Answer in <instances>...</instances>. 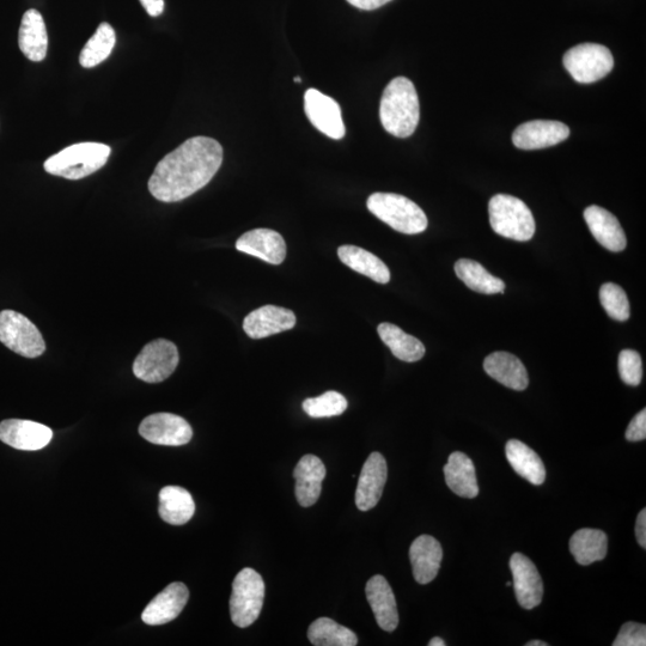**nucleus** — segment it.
Wrapping results in <instances>:
<instances>
[{
	"label": "nucleus",
	"instance_id": "c9c22d12",
	"mask_svg": "<svg viewBox=\"0 0 646 646\" xmlns=\"http://www.w3.org/2000/svg\"><path fill=\"white\" fill-rule=\"evenodd\" d=\"M619 374L626 385L637 387L643 379L642 357L635 350H624L619 355Z\"/></svg>",
	"mask_w": 646,
	"mask_h": 646
},
{
	"label": "nucleus",
	"instance_id": "7c9ffc66",
	"mask_svg": "<svg viewBox=\"0 0 646 646\" xmlns=\"http://www.w3.org/2000/svg\"><path fill=\"white\" fill-rule=\"evenodd\" d=\"M457 278L466 284L467 288L484 295L503 294L505 284L486 270L479 262L460 259L455 264Z\"/></svg>",
	"mask_w": 646,
	"mask_h": 646
},
{
	"label": "nucleus",
	"instance_id": "9b49d317",
	"mask_svg": "<svg viewBox=\"0 0 646 646\" xmlns=\"http://www.w3.org/2000/svg\"><path fill=\"white\" fill-rule=\"evenodd\" d=\"M304 111L316 129L325 136L339 140L345 137V125L339 103L321 91L308 89L304 94Z\"/></svg>",
	"mask_w": 646,
	"mask_h": 646
},
{
	"label": "nucleus",
	"instance_id": "cd10ccee",
	"mask_svg": "<svg viewBox=\"0 0 646 646\" xmlns=\"http://www.w3.org/2000/svg\"><path fill=\"white\" fill-rule=\"evenodd\" d=\"M195 503L191 493L180 486H167L160 492V515L172 526H182L191 521Z\"/></svg>",
	"mask_w": 646,
	"mask_h": 646
},
{
	"label": "nucleus",
	"instance_id": "72a5a7b5",
	"mask_svg": "<svg viewBox=\"0 0 646 646\" xmlns=\"http://www.w3.org/2000/svg\"><path fill=\"white\" fill-rule=\"evenodd\" d=\"M600 301L609 318L620 322L630 319L629 298L621 286L614 283L603 284L600 289Z\"/></svg>",
	"mask_w": 646,
	"mask_h": 646
},
{
	"label": "nucleus",
	"instance_id": "79ce46f5",
	"mask_svg": "<svg viewBox=\"0 0 646 646\" xmlns=\"http://www.w3.org/2000/svg\"><path fill=\"white\" fill-rule=\"evenodd\" d=\"M446 643H444L443 639L440 637H435L432 638L431 641L429 642V646H444Z\"/></svg>",
	"mask_w": 646,
	"mask_h": 646
},
{
	"label": "nucleus",
	"instance_id": "37998d69",
	"mask_svg": "<svg viewBox=\"0 0 646 646\" xmlns=\"http://www.w3.org/2000/svg\"><path fill=\"white\" fill-rule=\"evenodd\" d=\"M526 646H548L546 642L541 641H532L526 644Z\"/></svg>",
	"mask_w": 646,
	"mask_h": 646
},
{
	"label": "nucleus",
	"instance_id": "2eb2a0df",
	"mask_svg": "<svg viewBox=\"0 0 646 646\" xmlns=\"http://www.w3.org/2000/svg\"><path fill=\"white\" fill-rule=\"evenodd\" d=\"M388 477L385 457L373 453L365 461L356 490V505L361 511L374 509L379 504Z\"/></svg>",
	"mask_w": 646,
	"mask_h": 646
},
{
	"label": "nucleus",
	"instance_id": "423d86ee",
	"mask_svg": "<svg viewBox=\"0 0 646 646\" xmlns=\"http://www.w3.org/2000/svg\"><path fill=\"white\" fill-rule=\"evenodd\" d=\"M265 600V583L257 571L246 568L235 577L230 597L231 620L246 629L258 620Z\"/></svg>",
	"mask_w": 646,
	"mask_h": 646
},
{
	"label": "nucleus",
	"instance_id": "4c0bfd02",
	"mask_svg": "<svg viewBox=\"0 0 646 646\" xmlns=\"http://www.w3.org/2000/svg\"><path fill=\"white\" fill-rule=\"evenodd\" d=\"M626 440L629 442L644 441L646 438V410H642L635 418L631 420L629 428L625 434Z\"/></svg>",
	"mask_w": 646,
	"mask_h": 646
},
{
	"label": "nucleus",
	"instance_id": "0eeeda50",
	"mask_svg": "<svg viewBox=\"0 0 646 646\" xmlns=\"http://www.w3.org/2000/svg\"><path fill=\"white\" fill-rule=\"evenodd\" d=\"M565 69L581 84L599 82L613 70L614 58L606 46L581 44L565 53Z\"/></svg>",
	"mask_w": 646,
	"mask_h": 646
},
{
	"label": "nucleus",
	"instance_id": "f704fd0d",
	"mask_svg": "<svg viewBox=\"0 0 646 646\" xmlns=\"http://www.w3.org/2000/svg\"><path fill=\"white\" fill-rule=\"evenodd\" d=\"M347 400L338 392H327L303 401V410L312 418H329L340 416L346 411Z\"/></svg>",
	"mask_w": 646,
	"mask_h": 646
},
{
	"label": "nucleus",
	"instance_id": "ea45409f",
	"mask_svg": "<svg viewBox=\"0 0 646 646\" xmlns=\"http://www.w3.org/2000/svg\"><path fill=\"white\" fill-rule=\"evenodd\" d=\"M636 536H637L638 544L641 545L642 548H644L645 550L646 548V510L645 509H643L637 517Z\"/></svg>",
	"mask_w": 646,
	"mask_h": 646
},
{
	"label": "nucleus",
	"instance_id": "f257e3e1",
	"mask_svg": "<svg viewBox=\"0 0 646 646\" xmlns=\"http://www.w3.org/2000/svg\"><path fill=\"white\" fill-rule=\"evenodd\" d=\"M223 163V148L209 137L187 139L157 164L149 191L163 203L191 197L213 179Z\"/></svg>",
	"mask_w": 646,
	"mask_h": 646
},
{
	"label": "nucleus",
	"instance_id": "2f4dec72",
	"mask_svg": "<svg viewBox=\"0 0 646 646\" xmlns=\"http://www.w3.org/2000/svg\"><path fill=\"white\" fill-rule=\"evenodd\" d=\"M310 643L315 646H356L355 632L329 618H320L308 630Z\"/></svg>",
	"mask_w": 646,
	"mask_h": 646
},
{
	"label": "nucleus",
	"instance_id": "a19ab883",
	"mask_svg": "<svg viewBox=\"0 0 646 646\" xmlns=\"http://www.w3.org/2000/svg\"><path fill=\"white\" fill-rule=\"evenodd\" d=\"M140 3L151 17L160 16L164 11V0H140Z\"/></svg>",
	"mask_w": 646,
	"mask_h": 646
},
{
	"label": "nucleus",
	"instance_id": "4468645a",
	"mask_svg": "<svg viewBox=\"0 0 646 646\" xmlns=\"http://www.w3.org/2000/svg\"><path fill=\"white\" fill-rule=\"evenodd\" d=\"M514 589L518 603L524 609L538 607L544 597V583L536 566L522 553H515L510 559Z\"/></svg>",
	"mask_w": 646,
	"mask_h": 646
},
{
	"label": "nucleus",
	"instance_id": "b1692460",
	"mask_svg": "<svg viewBox=\"0 0 646 646\" xmlns=\"http://www.w3.org/2000/svg\"><path fill=\"white\" fill-rule=\"evenodd\" d=\"M18 45L29 60L42 62L47 56L48 35L44 17L38 10H28L23 15Z\"/></svg>",
	"mask_w": 646,
	"mask_h": 646
},
{
	"label": "nucleus",
	"instance_id": "f03ea898",
	"mask_svg": "<svg viewBox=\"0 0 646 646\" xmlns=\"http://www.w3.org/2000/svg\"><path fill=\"white\" fill-rule=\"evenodd\" d=\"M380 119L385 130L394 137L408 138L417 130L419 97L410 79L398 77L389 82L381 99Z\"/></svg>",
	"mask_w": 646,
	"mask_h": 646
},
{
	"label": "nucleus",
	"instance_id": "9d476101",
	"mask_svg": "<svg viewBox=\"0 0 646 646\" xmlns=\"http://www.w3.org/2000/svg\"><path fill=\"white\" fill-rule=\"evenodd\" d=\"M139 434L158 446L180 447L190 443L193 431L191 425L176 414L156 413L143 420Z\"/></svg>",
	"mask_w": 646,
	"mask_h": 646
},
{
	"label": "nucleus",
	"instance_id": "bb28decb",
	"mask_svg": "<svg viewBox=\"0 0 646 646\" xmlns=\"http://www.w3.org/2000/svg\"><path fill=\"white\" fill-rule=\"evenodd\" d=\"M338 257L343 264L351 270L373 279L379 284H387L390 280V271L385 262L376 255L356 246H341Z\"/></svg>",
	"mask_w": 646,
	"mask_h": 646
},
{
	"label": "nucleus",
	"instance_id": "1a4fd4ad",
	"mask_svg": "<svg viewBox=\"0 0 646 646\" xmlns=\"http://www.w3.org/2000/svg\"><path fill=\"white\" fill-rule=\"evenodd\" d=\"M180 361L178 347L172 341H151L133 363V373L146 383H160L172 376Z\"/></svg>",
	"mask_w": 646,
	"mask_h": 646
},
{
	"label": "nucleus",
	"instance_id": "e433bc0d",
	"mask_svg": "<svg viewBox=\"0 0 646 646\" xmlns=\"http://www.w3.org/2000/svg\"><path fill=\"white\" fill-rule=\"evenodd\" d=\"M646 626L638 623H626L621 626L619 635L613 646H645Z\"/></svg>",
	"mask_w": 646,
	"mask_h": 646
},
{
	"label": "nucleus",
	"instance_id": "c03bdc74",
	"mask_svg": "<svg viewBox=\"0 0 646 646\" xmlns=\"http://www.w3.org/2000/svg\"><path fill=\"white\" fill-rule=\"evenodd\" d=\"M295 82H296V83H301V82H302L301 77H296V78H295Z\"/></svg>",
	"mask_w": 646,
	"mask_h": 646
},
{
	"label": "nucleus",
	"instance_id": "473e14b6",
	"mask_svg": "<svg viewBox=\"0 0 646 646\" xmlns=\"http://www.w3.org/2000/svg\"><path fill=\"white\" fill-rule=\"evenodd\" d=\"M115 42H117V36L111 24L101 23L93 38L84 46L79 63L85 69L100 65L111 56Z\"/></svg>",
	"mask_w": 646,
	"mask_h": 646
},
{
	"label": "nucleus",
	"instance_id": "c756f323",
	"mask_svg": "<svg viewBox=\"0 0 646 646\" xmlns=\"http://www.w3.org/2000/svg\"><path fill=\"white\" fill-rule=\"evenodd\" d=\"M380 338L393 355L402 362L414 363L420 361L425 355V346L422 341L405 333L393 323L383 322L377 328Z\"/></svg>",
	"mask_w": 646,
	"mask_h": 646
},
{
	"label": "nucleus",
	"instance_id": "412c9836",
	"mask_svg": "<svg viewBox=\"0 0 646 646\" xmlns=\"http://www.w3.org/2000/svg\"><path fill=\"white\" fill-rule=\"evenodd\" d=\"M296 497L303 508L312 507L320 498L326 467L318 456H303L294 471Z\"/></svg>",
	"mask_w": 646,
	"mask_h": 646
},
{
	"label": "nucleus",
	"instance_id": "dca6fc26",
	"mask_svg": "<svg viewBox=\"0 0 646 646\" xmlns=\"http://www.w3.org/2000/svg\"><path fill=\"white\" fill-rule=\"evenodd\" d=\"M188 599H190V591L184 583L169 584L146 606L142 619L145 624L151 626L170 623L184 611Z\"/></svg>",
	"mask_w": 646,
	"mask_h": 646
},
{
	"label": "nucleus",
	"instance_id": "f3484780",
	"mask_svg": "<svg viewBox=\"0 0 646 646\" xmlns=\"http://www.w3.org/2000/svg\"><path fill=\"white\" fill-rule=\"evenodd\" d=\"M296 315L290 309L265 306L254 310L243 321V329L249 338L264 339L271 335L290 331L296 326Z\"/></svg>",
	"mask_w": 646,
	"mask_h": 646
},
{
	"label": "nucleus",
	"instance_id": "f8f14e48",
	"mask_svg": "<svg viewBox=\"0 0 646 646\" xmlns=\"http://www.w3.org/2000/svg\"><path fill=\"white\" fill-rule=\"evenodd\" d=\"M52 438L53 431L48 426L32 420L8 419L0 423V441L18 450L44 449Z\"/></svg>",
	"mask_w": 646,
	"mask_h": 646
},
{
	"label": "nucleus",
	"instance_id": "393cba45",
	"mask_svg": "<svg viewBox=\"0 0 646 646\" xmlns=\"http://www.w3.org/2000/svg\"><path fill=\"white\" fill-rule=\"evenodd\" d=\"M444 477L455 495L473 499L479 495L477 473L474 463L466 454L455 452L444 466Z\"/></svg>",
	"mask_w": 646,
	"mask_h": 646
},
{
	"label": "nucleus",
	"instance_id": "a878e982",
	"mask_svg": "<svg viewBox=\"0 0 646 646\" xmlns=\"http://www.w3.org/2000/svg\"><path fill=\"white\" fill-rule=\"evenodd\" d=\"M505 454L510 466L530 484L540 486L545 483L546 468L540 456L530 449L527 444L510 440L505 447Z\"/></svg>",
	"mask_w": 646,
	"mask_h": 646
},
{
	"label": "nucleus",
	"instance_id": "58836bf2",
	"mask_svg": "<svg viewBox=\"0 0 646 646\" xmlns=\"http://www.w3.org/2000/svg\"><path fill=\"white\" fill-rule=\"evenodd\" d=\"M347 2L357 9L371 11L382 8L383 5L392 2V0H347Z\"/></svg>",
	"mask_w": 646,
	"mask_h": 646
},
{
	"label": "nucleus",
	"instance_id": "39448f33",
	"mask_svg": "<svg viewBox=\"0 0 646 646\" xmlns=\"http://www.w3.org/2000/svg\"><path fill=\"white\" fill-rule=\"evenodd\" d=\"M489 215L493 231L505 239L520 242L533 239L534 216L521 199L513 195L497 194L490 200Z\"/></svg>",
	"mask_w": 646,
	"mask_h": 646
},
{
	"label": "nucleus",
	"instance_id": "ddd939ff",
	"mask_svg": "<svg viewBox=\"0 0 646 646\" xmlns=\"http://www.w3.org/2000/svg\"><path fill=\"white\" fill-rule=\"evenodd\" d=\"M569 136V127L559 121L534 120L517 127L513 143L517 149L540 150L562 143Z\"/></svg>",
	"mask_w": 646,
	"mask_h": 646
},
{
	"label": "nucleus",
	"instance_id": "7ed1b4c3",
	"mask_svg": "<svg viewBox=\"0 0 646 646\" xmlns=\"http://www.w3.org/2000/svg\"><path fill=\"white\" fill-rule=\"evenodd\" d=\"M111 152L106 144H75L48 158L44 167L48 174L67 180H81L105 167Z\"/></svg>",
	"mask_w": 646,
	"mask_h": 646
},
{
	"label": "nucleus",
	"instance_id": "6ab92c4d",
	"mask_svg": "<svg viewBox=\"0 0 646 646\" xmlns=\"http://www.w3.org/2000/svg\"><path fill=\"white\" fill-rule=\"evenodd\" d=\"M584 219L602 247L615 253L624 251L627 245L625 231L613 213L593 205L585 209Z\"/></svg>",
	"mask_w": 646,
	"mask_h": 646
},
{
	"label": "nucleus",
	"instance_id": "6e6552de",
	"mask_svg": "<svg viewBox=\"0 0 646 646\" xmlns=\"http://www.w3.org/2000/svg\"><path fill=\"white\" fill-rule=\"evenodd\" d=\"M0 341L17 355L26 358L40 357L46 351L45 340L38 327L14 310L0 312Z\"/></svg>",
	"mask_w": 646,
	"mask_h": 646
},
{
	"label": "nucleus",
	"instance_id": "4be33fe9",
	"mask_svg": "<svg viewBox=\"0 0 646 646\" xmlns=\"http://www.w3.org/2000/svg\"><path fill=\"white\" fill-rule=\"evenodd\" d=\"M413 576L419 584L434 581L441 569L443 550L440 542L430 535L419 536L410 548Z\"/></svg>",
	"mask_w": 646,
	"mask_h": 646
},
{
	"label": "nucleus",
	"instance_id": "c85d7f7f",
	"mask_svg": "<svg viewBox=\"0 0 646 646\" xmlns=\"http://www.w3.org/2000/svg\"><path fill=\"white\" fill-rule=\"evenodd\" d=\"M607 550L608 538L602 530L584 528L571 536L570 551L580 565L600 562L606 558Z\"/></svg>",
	"mask_w": 646,
	"mask_h": 646
},
{
	"label": "nucleus",
	"instance_id": "5701e85b",
	"mask_svg": "<svg viewBox=\"0 0 646 646\" xmlns=\"http://www.w3.org/2000/svg\"><path fill=\"white\" fill-rule=\"evenodd\" d=\"M484 369L493 380L503 386L522 392L529 386L526 367L516 356L509 352H493L485 358Z\"/></svg>",
	"mask_w": 646,
	"mask_h": 646
},
{
	"label": "nucleus",
	"instance_id": "aec40b11",
	"mask_svg": "<svg viewBox=\"0 0 646 646\" xmlns=\"http://www.w3.org/2000/svg\"><path fill=\"white\" fill-rule=\"evenodd\" d=\"M365 594L381 629L386 632L395 631L399 625L398 606L386 578L381 575L370 578Z\"/></svg>",
	"mask_w": 646,
	"mask_h": 646
},
{
	"label": "nucleus",
	"instance_id": "20e7f679",
	"mask_svg": "<svg viewBox=\"0 0 646 646\" xmlns=\"http://www.w3.org/2000/svg\"><path fill=\"white\" fill-rule=\"evenodd\" d=\"M368 210L401 234L416 235L428 228V217L414 201L394 193H374L367 201Z\"/></svg>",
	"mask_w": 646,
	"mask_h": 646
},
{
	"label": "nucleus",
	"instance_id": "a211bd4d",
	"mask_svg": "<svg viewBox=\"0 0 646 646\" xmlns=\"http://www.w3.org/2000/svg\"><path fill=\"white\" fill-rule=\"evenodd\" d=\"M236 249L272 265H280L286 258L283 236L271 229L248 231L237 240Z\"/></svg>",
	"mask_w": 646,
	"mask_h": 646
}]
</instances>
